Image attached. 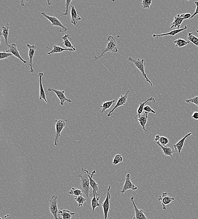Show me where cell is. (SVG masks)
Segmentation results:
<instances>
[{
	"mask_svg": "<svg viewBox=\"0 0 198 219\" xmlns=\"http://www.w3.org/2000/svg\"><path fill=\"white\" fill-rule=\"evenodd\" d=\"M81 171V174H79L78 176V177L80 178L81 180L79 189L84 193L87 197H88L90 195L89 178L83 167H82Z\"/></svg>",
	"mask_w": 198,
	"mask_h": 219,
	"instance_id": "cell-1",
	"label": "cell"
},
{
	"mask_svg": "<svg viewBox=\"0 0 198 219\" xmlns=\"http://www.w3.org/2000/svg\"><path fill=\"white\" fill-rule=\"evenodd\" d=\"M107 41L108 44L106 48L102 50L101 54L98 57L94 56V59L95 60H98L99 58L102 57H104V54L106 52H110L112 53H116L118 52V48L117 46L116 41L114 36H110L108 37Z\"/></svg>",
	"mask_w": 198,
	"mask_h": 219,
	"instance_id": "cell-2",
	"label": "cell"
},
{
	"mask_svg": "<svg viewBox=\"0 0 198 219\" xmlns=\"http://www.w3.org/2000/svg\"><path fill=\"white\" fill-rule=\"evenodd\" d=\"M65 121H67V120H55L56 133L53 134L51 132V133L52 134V136L53 137L54 140L55 146L57 147H58V142H59L60 137L61 136V134L64 128L66 127Z\"/></svg>",
	"mask_w": 198,
	"mask_h": 219,
	"instance_id": "cell-3",
	"label": "cell"
},
{
	"mask_svg": "<svg viewBox=\"0 0 198 219\" xmlns=\"http://www.w3.org/2000/svg\"><path fill=\"white\" fill-rule=\"evenodd\" d=\"M128 61L129 62H132V63H133V64H134L135 66L136 67L139 69V71L141 72L143 77L146 79V81L151 84V86H153V84H152L151 81L147 78V74L145 73V63L144 59H137L136 60V59H133L131 57H129Z\"/></svg>",
	"mask_w": 198,
	"mask_h": 219,
	"instance_id": "cell-4",
	"label": "cell"
},
{
	"mask_svg": "<svg viewBox=\"0 0 198 219\" xmlns=\"http://www.w3.org/2000/svg\"><path fill=\"white\" fill-rule=\"evenodd\" d=\"M58 196L54 195L50 199L49 202V209L50 213L55 219H59L58 217L59 210L58 207Z\"/></svg>",
	"mask_w": 198,
	"mask_h": 219,
	"instance_id": "cell-5",
	"label": "cell"
},
{
	"mask_svg": "<svg viewBox=\"0 0 198 219\" xmlns=\"http://www.w3.org/2000/svg\"><path fill=\"white\" fill-rule=\"evenodd\" d=\"M41 15H43L48 20L51 22L53 26L59 27L61 28L62 30H58V31L59 32H65L67 30V28L65 26H64L61 23L60 21L58 18H56V17L49 16V15H47L44 11L42 12L41 13Z\"/></svg>",
	"mask_w": 198,
	"mask_h": 219,
	"instance_id": "cell-6",
	"label": "cell"
},
{
	"mask_svg": "<svg viewBox=\"0 0 198 219\" xmlns=\"http://www.w3.org/2000/svg\"><path fill=\"white\" fill-rule=\"evenodd\" d=\"M84 170L87 173L88 176L89 178L90 186L93 189L92 191L95 192L96 197H102L101 194L98 193V189H99L98 188V184L97 183V182L93 179V176L94 174L96 173V171L94 170L92 173H91L89 172L88 170L85 169H84Z\"/></svg>",
	"mask_w": 198,
	"mask_h": 219,
	"instance_id": "cell-7",
	"label": "cell"
},
{
	"mask_svg": "<svg viewBox=\"0 0 198 219\" xmlns=\"http://www.w3.org/2000/svg\"><path fill=\"white\" fill-rule=\"evenodd\" d=\"M158 200L161 202L163 209L165 210L166 209V206L170 204L172 201L175 200V198L168 195L167 193L165 192L159 196Z\"/></svg>",
	"mask_w": 198,
	"mask_h": 219,
	"instance_id": "cell-8",
	"label": "cell"
},
{
	"mask_svg": "<svg viewBox=\"0 0 198 219\" xmlns=\"http://www.w3.org/2000/svg\"><path fill=\"white\" fill-rule=\"evenodd\" d=\"M129 92V90H128V92L126 93V94L124 95H121L118 98V101H117V103L116 104L115 106L112 109V110H111L110 111L109 113H108L107 115L108 117H111L112 115L113 114L114 112L115 111L116 109L119 107L126 105V103L127 102L128 97V94Z\"/></svg>",
	"mask_w": 198,
	"mask_h": 219,
	"instance_id": "cell-9",
	"label": "cell"
},
{
	"mask_svg": "<svg viewBox=\"0 0 198 219\" xmlns=\"http://www.w3.org/2000/svg\"><path fill=\"white\" fill-rule=\"evenodd\" d=\"M48 91L49 92H53L56 93V95H57L58 98H59L60 100V102L59 103L62 106L64 105L65 102L70 103H72V101L70 100V99H68V98L65 97V91H60V90H55L54 89L50 88H49L48 90Z\"/></svg>",
	"mask_w": 198,
	"mask_h": 219,
	"instance_id": "cell-10",
	"label": "cell"
},
{
	"mask_svg": "<svg viewBox=\"0 0 198 219\" xmlns=\"http://www.w3.org/2000/svg\"><path fill=\"white\" fill-rule=\"evenodd\" d=\"M111 187V186H109L106 198L105 199V201L103 202L102 204L101 205L102 207H103V211H104V218H105V219H107L109 211V210H110V200L111 198V195L110 194V190Z\"/></svg>",
	"mask_w": 198,
	"mask_h": 219,
	"instance_id": "cell-11",
	"label": "cell"
},
{
	"mask_svg": "<svg viewBox=\"0 0 198 219\" xmlns=\"http://www.w3.org/2000/svg\"><path fill=\"white\" fill-rule=\"evenodd\" d=\"M27 46L29 49V63H28V65L30 66V72L33 73L34 71L33 65V59L35 53L36 52V49L37 47L35 45H30L29 44H28Z\"/></svg>",
	"mask_w": 198,
	"mask_h": 219,
	"instance_id": "cell-12",
	"label": "cell"
},
{
	"mask_svg": "<svg viewBox=\"0 0 198 219\" xmlns=\"http://www.w3.org/2000/svg\"><path fill=\"white\" fill-rule=\"evenodd\" d=\"M134 199V196L131 197L130 199L134 207L135 216L133 217V219H148L144 214V211L142 209H138L135 203Z\"/></svg>",
	"mask_w": 198,
	"mask_h": 219,
	"instance_id": "cell-13",
	"label": "cell"
},
{
	"mask_svg": "<svg viewBox=\"0 0 198 219\" xmlns=\"http://www.w3.org/2000/svg\"><path fill=\"white\" fill-rule=\"evenodd\" d=\"M137 187L135 186L131 181V176H130V174H128L126 176V181L124 184V187H123L122 190L120 191V193H125L126 191L129 190H132L134 191L137 190Z\"/></svg>",
	"mask_w": 198,
	"mask_h": 219,
	"instance_id": "cell-14",
	"label": "cell"
},
{
	"mask_svg": "<svg viewBox=\"0 0 198 219\" xmlns=\"http://www.w3.org/2000/svg\"><path fill=\"white\" fill-rule=\"evenodd\" d=\"M148 113L145 112L143 114H138L135 117V119L137 121H139V124L142 127L144 132H147V129L145 128L147 124V119H148Z\"/></svg>",
	"mask_w": 198,
	"mask_h": 219,
	"instance_id": "cell-15",
	"label": "cell"
},
{
	"mask_svg": "<svg viewBox=\"0 0 198 219\" xmlns=\"http://www.w3.org/2000/svg\"><path fill=\"white\" fill-rule=\"evenodd\" d=\"M9 50L7 51L12 54L13 55V56H15V57L19 59L20 60V61H21L24 64H28L27 61L24 60V59L22 58L21 56H20V53L19 52L16 44L13 43V44H11V45H9Z\"/></svg>",
	"mask_w": 198,
	"mask_h": 219,
	"instance_id": "cell-16",
	"label": "cell"
},
{
	"mask_svg": "<svg viewBox=\"0 0 198 219\" xmlns=\"http://www.w3.org/2000/svg\"><path fill=\"white\" fill-rule=\"evenodd\" d=\"M44 74L43 72H40V73H38V77L39 79L40 94L39 99L40 100H44L46 103H48V102L46 96L45 91H44L43 82H42L43 81L42 78H43Z\"/></svg>",
	"mask_w": 198,
	"mask_h": 219,
	"instance_id": "cell-17",
	"label": "cell"
},
{
	"mask_svg": "<svg viewBox=\"0 0 198 219\" xmlns=\"http://www.w3.org/2000/svg\"><path fill=\"white\" fill-rule=\"evenodd\" d=\"M52 46L53 47V49H52L51 48L48 47V46H47L46 49H49V50H51L50 52L47 53V55H50V57H51V54H52L55 53H61L63 52V51H70V52H71V51H74V50H72V49H68L65 48H63L61 47L58 46L56 45H54V44H52Z\"/></svg>",
	"mask_w": 198,
	"mask_h": 219,
	"instance_id": "cell-18",
	"label": "cell"
},
{
	"mask_svg": "<svg viewBox=\"0 0 198 219\" xmlns=\"http://www.w3.org/2000/svg\"><path fill=\"white\" fill-rule=\"evenodd\" d=\"M192 134V133H188L187 135L185 136L183 138H182L181 140H180L177 144L173 145L176 152H178L179 154H180L182 150V148H183L185 142L186 141V139H187V138H190Z\"/></svg>",
	"mask_w": 198,
	"mask_h": 219,
	"instance_id": "cell-19",
	"label": "cell"
},
{
	"mask_svg": "<svg viewBox=\"0 0 198 219\" xmlns=\"http://www.w3.org/2000/svg\"><path fill=\"white\" fill-rule=\"evenodd\" d=\"M71 23L74 26L76 25L77 22L82 20V18L77 13V10L73 6H71Z\"/></svg>",
	"mask_w": 198,
	"mask_h": 219,
	"instance_id": "cell-20",
	"label": "cell"
},
{
	"mask_svg": "<svg viewBox=\"0 0 198 219\" xmlns=\"http://www.w3.org/2000/svg\"><path fill=\"white\" fill-rule=\"evenodd\" d=\"M75 215V213L73 212L64 209L63 210H59L58 217L59 219H71Z\"/></svg>",
	"mask_w": 198,
	"mask_h": 219,
	"instance_id": "cell-21",
	"label": "cell"
},
{
	"mask_svg": "<svg viewBox=\"0 0 198 219\" xmlns=\"http://www.w3.org/2000/svg\"><path fill=\"white\" fill-rule=\"evenodd\" d=\"M187 28V26L185 25L184 27L183 28L176 29V30H172V31L169 32L168 33L160 34L159 35H156L155 34H154L153 35V38H158L160 37H162V36H175L176 35L180 33L181 32L186 30Z\"/></svg>",
	"mask_w": 198,
	"mask_h": 219,
	"instance_id": "cell-22",
	"label": "cell"
},
{
	"mask_svg": "<svg viewBox=\"0 0 198 219\" xmlns=\"http://www.w3.org/2000/svg\"><path fill=\"white\" fill-rule=\"evenodd\" d=\"M10 28V24L7 23L2 27V31L1 33V36H3L4 38L5 42L8 46H9L8 44V37H9V31Z\"/></svg>",
	"mask_w": 198,
	"mask_h": 219,
	"instance_id": "cell-23",
	"label": "cell"
},
{
	"mask_svg": "<svg viewBox=\"0 0 198 219\" xmlns=\"http://www.w3.org/2000/svg\"><path fill=\"white\" fill-rule=\"evenodd\" d=\"M61 39L64 40V42H63L62 44V45H64V46H65L66 49H72V50H74V51H76L75 47L72 45V44H71L70 41H69V39L71 40L72 38H70L69 34H65V36L62 37Z\"/></svg>",
	"mask_w": 198,
	"mask_h": 219,
	"instance_id": "cell-24",
	"label": "cell"
},
{
	"mask_svg": "<svg viewBox=\"0 0 198 219\" xmlns=\"http://www.w3.org/2000/svg\"><path fill=\"white\" fill-rule=\"evenodd\" d=\"M157 144L159 147H161L162 150L163 154L164 155L166 156H170L172 158L173 157V154L176 152L173 151L170 147H169L166 146H163L160 144L159 142H157Z\"/></svg>",
	"mask_w": 198,
	"mask_h": 219,
	"instance_id": "cell-25",
	"label": "cell"
},
{
	"mask_svg": "<svg viewBox=\"0 0 198 219\" xmlns=\"http://www.w3.org/2000/svg\"><path fill=\"white\" fill-rule=\"evenodd\" d=\"M183 18L180 17V15H177L174 17V21L171 23V28L173 29L174 28H176L178 29H180L182 23L183 22Z\"/></svg>",
	"mask_w": 198,
	"mask_h": 219,
	"instance_id": "cell-26",
	"label": "cell"
},
{
	"mask_svg": "<svg viewBox=\"0 0 198 219\" xmlns=\"http://www.w3.org/2000/svg\"><path fill=\"white\" fill-rule=\"evenodd\" d=\"M92 193H93V197H92V200H91V203L92 211L93 212L95 210L97 207L101 206L99 203V199H100V198H101V197H97L96 196L95 193V192L93 191H92Z\"/></svg>",
	"mask_w": 198,
	"mask_h": 219,
	"instance_id": "cell-27",
	"label": "cell"
},
{
	"mask_svg": "<svg viewBox=\"0 0 198 219\" xmlns=\"http://www.w3.org/2000/svg\"><path fill=\"white\" fill-rule=\"evenodd\" d=\"M115 102V100L110 101L103 102L101 106H100V108L101 109V113H105L106 110L110 108L111 107Z\"/></svg>",
	"mask_w": 198,
	"mask_h": 219,
	"instance_id": "cell-28",
	"label": "cell"
},
{
	"mask_svg": "<svg viewBox=\"0 0 198 219\" xmlns=\"http://www.w3.org/2000/svg\"><path fill=\"white\" fill-rule=\"evenodd\" d=\"M193 33H188V36L187 37V42L188 44H194L196 46L198 47V38L196 36H194L193 34Z\"/></svg>",
	"mask_w": 198,
	"mask_h": 219,
	"instance_id": "cell-29",
	"label": "cell"
},
{
	"mask_svg": "<svg viewBox=\"0 0 198 219\" xmlns=\"http://www.w3.org/2000/svg\"><path fill=\"white\" fill-rule=\"evenodd\" d=\"M148 102H152V103H155V99L153 97H151V98H149L148 99H147L145 102L143 103H141L139 107H138L137 111L138 114H141L142 113L143 111V109L144 107H145V104Z\"/></svg>",
	"mask_w": 198,
	"mask_h": 219,
	"instance_id": "cell-30",
	"label": "cell"
},
{
	"mask_svg": "<svg viewBox=\"0 0 198 219\" xmlns=\"http://www.w3.org/2000/svg\"><path fill=\"white\" fill-rule=\"evenodd\" d=\"M174 43L175 44V47L176 48H182L186 46L187 44H188V42L184 40L178 38L174 41Z\"/></svg>",
	"mask_w": 198,
	"mask_h": 219,
	"instance_id": "cell-31",
	"label": "cell"
},
{
	"mask_svg": "<svg viewBox=\"0 0 198 219\" xmlns=\"http://www.w3.org/2000/svg\"><path fill=\"white\" fill-rule=\"evenodd\" d=\"M69 194L74 197H77L83 195V192L78 188H72L71 190L69 192Z\"/></svg>",
	"mask_w": 198,
	"mask_h": 219,
	"instance_id": "cell-32",
	"label": "cell"
},
{
	"mask_svg": "<svg viewBox=\"0 0 198 219\" xmlns=\"http://www.w3.org/2000/svg\"><path fill=\"white\" fill-rule=\"evenodd\" d=\"M123 161V158L121 155L117 154L114 158L112 164L115 165H118V164L121 163Z\"/></svg>",
	"mask_w": 198,
	"mask_h": 219,
	"instance_id": "cell-33",
	"label": "cell"
},
{
	"mask_svg": "<svg viewBox=\"0 0 198 219\" xmlns=\"http://www.w3.org/2000/svg\"><path fill=\"white\" fill-rule=\"evenodd\" d=\"M74 199L77 203L79 204V207H82L83 204L86 201L87 199L85 198L83 195H79V196L74 197Z\"/></svg>",
	"mask_w": 198,
	"mask_h": 219,
	"instance_id": "cell-34",
	"label": "cell"
},
{
	"mask_svg": "<svg viewBox=\"0 0 198 219\" xmlns=\"http://www.w3.org/2000/svg\"><path fill=\"white\" fill-rule=\"evenodd\" d=\"M160 144L163 146H166V145H167L169 143V140L164 136H160V138H159V141H158Z\"/></svg>",
	"mask_w": 198,
	"mask_h": 219,
	"instance_id": "cell-35",
	"label": "cell"
},
{
	"mask_svg": "<svg viewBox=\"0 0 198 219\" xmlns=\"http://www.w3.org/2000/svg\"><path fill=\"white\" fill-rule=\"evenodd\" d=\"M152 0H144L142 3V7L143 9H150V6L151 4Z\"/></svg>",
	"mask_w": 198,
	"mask_h": 219,
	"instance_id": "cell-36",
	"label": "cell"
},
{
	"mask_svg": "<svg viewBox=\"0 0 198 219\" xmlns=\"http://www.w3.org/2000/svg\"><path fill=\"white\" fill-rule=\"evenodd\" d=\"M12 56H13V55L12 54L8 52L7 51H5L0 52V59L1 60Z\"/></svg>",
	"mask_w": 198,
	"mask_h": 219,
	"instance_id": "cell-37",
	"label": "cell"
},
{
	"mask_svg": "<svg viewBox=\"0 0 198 219\" xmlns=\"http://www.w3.org/2000/svg\"><path fill=\"white\" fill-rule=\"evenodd\" d=\"M186 102L187 103H193L197 105L198 109V96L186 100Z\"/></svg>",
	"mask_w": 198,
	"mask_h": 219,
	"instance_id": "cell-38",
	"label": "cell"
},
{
	"mask_svg": "<svg viewBox=\"0 0 198 219\" xmlns=\"http://www.w3.org/2000/svg\"><path fill=\"white\" fill-rule=\"evenodd\" d=\"M71 2H72V1H71H71H68V0H66V4H65V6H66V9H65V12H64V13H63L61 14V15H60L59 17L63 16V15H64V16H66V15H67L68 14L69 7V6L70 5V3H71Z\"/></svg>",
	"mask_w": 198,
	"mask_h": 219,
	"instance_id": "cell-39",
	"label": "cell"
},
{
	"mask_svg": "<svg viewBox=\"0 0 198 219\" xmlns=\"http://www.w3.org/2000/svg\"><path fill=\"white\" fill-rule=\"evenodd\" d=\"M143 111H145V112H147V113H154V114H155L156 113V111L152 109L151 108V107L149 106V105L145 106L143 109Z\"/></svg>",
	"mask_w": 198,
	"mask_h": 219,
	"instance_id": "cell-40",
	"label": "cell"
},
{
	"mask_svg": "<svg viewBox=\"0 0 198 219\" xmlns=\"http://www.w3.org/2000/svg\"><path fill=\"white\" fill-rule=\"evenodd\" d=\"M180 17L184 20L189 19L191 17V15L190 13L183 14L180 15Z\"/></svg>",
	"mask_w": 198,
	"mask_h": 219,
	"instance_id": "cell-41",
	"label": "cell"
},
{
	"mask_svg": "<svg viewBox=\"0 0 198 219\" xmlns=\"http://www.w3.org/2000/svg\"><path fill=\"white\" fill-rule=\"evenodd\" d=\"M194 3H195L196 6V9L195 13L193 14V15L191 16V18L189 20H193V18L195 17L196 15H198V2H194Z\"/></svg>",
	"mask_w": 198,
	"mask_h": 219,
	"instance_id": "cell-42",
	"label": "cell"
},
{
	"mask_svg": "<svg viewBox=\"0 0 198 219\" xmlns=\"http://www.w3.org/2000/svg\"><path fill=\"white\" fill-rule=\"evenodd\" d=\"M191 118L192 119H195V120H198V112H194L192 115Z\"/></svg>",
	"mask_w": 198,
	"mask_h": 219,
	"instance_id": "cell-43",
	"label": "cell"
},
{
	"mask_svg": "<svg viewBox=\"0 0 198 219\" xmlns=\"http://www.w3.org/2000/svg\"><path fill=\"white\" fill-rule=\"evenodd\" d=\"M160 138V136L159 135H156L155 137V141L156 142H158Z\"/></svg>",
	"mask_w": 198,
	"mask_h": 219,
	"instance_id": "cell-44",
	"label": "cell"
},
{
	"mask_svg": "<svg viewBox=\"0 0 198 219\" xmlns=\"http://www.w3.org/2000/svg\"><path fill=\"white\" fill-rule=\"evenodd\" d=\"M26 2V1H21V5L22 6L24 7L25 5V3L24 2Z\"/></svg>",
	"mask_w": 198,
	"mask_h": 219,
	"instance_id": "cell-45",
	"label": "cell"
},
{
	"mask_svg": "<svg viewBox=\"0 0 198 219\" xmlns=\"http://www.w3.org/2000/svg\"><path fill=\"white\" fill-rule=\"evenodd\" d=\"M47 3H48L49 5H51L52 3V1H47Z\"/></svg>",
	"mask_w": 198,
	"mask_h": 219,
	"instance_id": "cell-46",
	"label": "cell"
},
{
	"mask_svg": "<svg viewBox=\"0 0 198 219\" xmlns=\"http://www.w3.org/2000/svg\"><path fill=\"white\" fill-rule=\"evenodd\" d=\"M196 32H197V33L198 34V30H196Z\"/></svg>",
	"mask_w": 198,
	"mask_h": 219,
	"instance_id": "cell-47",
	"label": "cell"
},
{
	"mask_svg": "<svg viewBox=\"0 0 198 219\" xmlns=\"http://www.w3.org/2000/svg\"><path fill=\"white\" fill-rule=\"evenodd\" d=\"M0 219H3V218H0Z\"/></svg>",
	"mask_w": 198,
	"mask_h": 219,
	"instance_id": "cell-48",
	"label": "cell"
}]
</instances>
